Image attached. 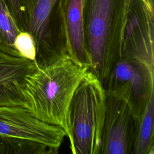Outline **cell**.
Listing matches in <instances>:
<instances>
[{"label":"cell","mask_w":154,"mask_h":154,"mask_svg":"<svg viewBox=\"0 0 154 154\" xmlns=\"http://www.w3.org/2000/svg\"><path fill=\"white\" fill-rule=\"evenodd\" d=\"M89 70L66 52L51 57L26 77L21 88L24 108L41 121L60 127L70 143L72 100Z\"/></svg>","instance_id":"1"},{"label":"cell","mask_w":154,"mask_h":154,"mask_svg":"<svg viewBox=\"0 0 154 154\" xmlns=\"http://www.w3.org/2000/svg\"><path fill=\"white\" fill-rule=\"evenodd\" d=\"M126 0H82L90 70L103 82L118 61Z\"/></svg>","instance_id":"2"},{"label":"cell","mask_w":154,"mask_h":154,"mask_svg":"<svg viewBox=\"0 0 154 154\" xmlns=\"http://www.w3.org/2000/svg\"><path fill=\"white\" fill-rule=\"evenodd\" d=\"M106 111V90L89 70L76 88L70 106L73 154L101 153Z\"/></svg>","instance_id":"3"},{"label":"cell","mask_w":154,"mask_h":154,"mask_svg":"<svg viewBox=\"0 0 154 154\" xmlns=\"http://www.w3.org/2000/svg\"><path fill=\"white\" fill-rule=\"evenodd\" d=\"M66 1L29 0V17L25 31L34 38L37 66L62 53L56 41H63L66 46L64 12Z\"/></svg>","instance_id":"4"},{"label":"cell","mask_w":154,"mask_h":154,"mask_svg":"<svg viewBox=\"0 0 154 154\" xmlns=\"http://www.w3.org/2000/svg\"><path fill=\"white\" fill-rule=\"evenodd\" d=\"M139 115L130 96L121 92H106L102 154L131 152Z\"/></svg>","instance_id":"5"},{"label":"cell","mask_w":154,"mask_h":154,"mask_svg":"<svg viewBox=\"0 0 154 154\" xmlns=\"http://www.w3.org/2000/svg\"><path fill=\"white\" fill-rule=\"evenodd\" d=\"M0 135L28 140L58 149L66 135L60 127L37 119L20 106H0Z\"/></svg>","instance_id":"6"},{"label":"cell","mask_w":154,"mask_h":154,"mask_svg":"<svg viewBox=\"0 0 154 154\" xmlns=\"http://www.w3.org/2000/svg\"><path fill=\"white\" fill-rule=\"evenodd\" d=\"M37 67L34 61L0 52V106L25 107L22 86Z\"/></svg>","instance_id":"7"},{"label":"cell","mask_w":154,"mask_h":154,"mask_svg":"<svg viewBox=\"0 0 154 154\" xmlns=\"http://www.w3.org/2000/svg\"><path fill=\"white\" fill-rule=\"evenodd\" d=\"M106 92H122L131 96L140 114L150 90L144 75L135 64L126 60H118L109 76Z\"/></svg>","instance_id":"8"},{"label":"cell","mask_w":154,"mask_h":154,"mask_svg":"<svg viewBox=\"0 0 154 154\" xmlns=\"http://www.w3.org/2000/svg\"><path fill=\"white\" fill-rule=\"evenodd\" d=\"M66 49L67 53L90 69L84 28L82 0H67L64 12Z\"/></svg>","instance_id":"9"},{"label":"cell","mask_w":154,"mask_h":154,"mask_svg":"<svg viewBox=\"0 0 154 154\" xmlns=\"http://www.w3.org/2000/svg\"><path fill=\"white\" fill-rule=\"evenodd\" d=\"M154 89L150 90L139 115L132 153L153 154Z\"/></svg>","instance_id":"10"},{"label":"cell","mask_w":154,"mask_h":154,"mask_svg":"<svg viewBox=\"0 0 154 154\" xmlns=\"http://www.w3.org/2000/svg\"><path fill=\"white\" fill-rule=\"evenodd\" d=\"M20 31L3 0H0V52L21 57L14 46V40Z\"/></svg>","instance_id":"11"},{"label":"cell","mask_w":154,"mask_h":154,"mask_svg":"<svg viewBox=\"0 0 154 154\" xmlns=\"http://www.w3.org/2000/svg\"><path fill=\"white\" fill-rule=\"evenodd\" d=\"M20 32L25 31L29 17V0H3Z\"/></svg>","instance_id":"12"},{"label":"cell","mask_w":154,"mask_h":154,"mask_svg":"<svg viewBox=\"0 0 154 154\" xmlns=\"http://www.w3.org/2000/svg\"><path fill=\"white\" fill-rule=\"evenodd\" d=\"M14 46L21 57L35 62V44L34 38L29 32H20L15 38Z\"/></svg>","instance_id":"13"},{"label":"cell","mask_w":154,"mask_h":154,"mask_svg":"<svg viewBox=\"0 0 154 154\" xmlns=\"http://www.w3.org/2000/svg\"><path fill=\"white\" fill-rule=\"evenodd\" d=\"M0 154H11V138L0 135Z\"/></svg>","instance_id":"14"}]
</instances>
